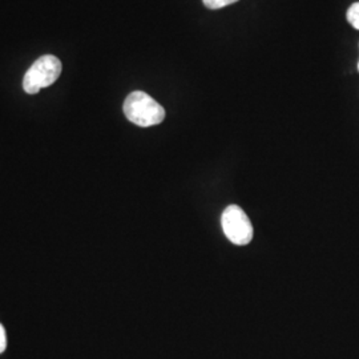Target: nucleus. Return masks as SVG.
Instances as JSON below:
<instances>
[{"instance_id": "1", "label": "nucleus", "mask_w": 359, "mask_h": 359, "mask_svg": "<svg viewBox=\"0 0 359 359\" xmlns=\"http://www.w3.org/2000/svg\"><path fill=\"white\" fill-rule=\"evenodd\" d=\"M124 115L130 123L147 128L164 121L165 109L148 93L136 90L129 93L124 102Z\"/></svg>"}, {"instance_id": "2", "label": "nucleus", "mask_w": 359, "mask_h": 359, "mask_svg": "<svg viewBox=\"0 0 359 359\" xmlns=\"http://www.w3.org/2000/svg\"><path fill=\"white\" fill-rule=\"evenodd\" d=\"M62 74V63L53 55H44L39 57L27 71L23 79V88L27 93L35 95L41 88L52 86Z\"/></svg>"}, {"instance_id": "3", "label": "nucleus", "mask_w": 359, "mask_h": 359, "mask_svg": "<svg viewBox=\"0 0 359 359\" xmlns=\"http://www.w3.org/2000/svg\"><path fill=\"white\" fill-rule=\"evenodd\" d=\"M221 225L231 244L244 246L253 238L252 222L240 206H228L222 213Z\"/></svg>"}, {"instance_id": "4", "label": "nucleus", "mask_w": 359, "mask_h": 359, "mask_svg": "<svg viewBox=\"0 0 359 359\" xmlns=\"http://www.w3.org/2000/svg\"><path fill=\"white\" fill-rule=\"evenodd\" d=\"M347 22L351 27H354L355 29H359V1L351 4L348 7L346 13Z\"/></svg>"}, {"instance_id": "5", "label": "nucleus", "mask_w": 359, "mask_h": 359, "mask_svg": "<svg viewBox=\"0 0 359 359\" xmlns=\"http://www.w3.org/2000/svg\"><path fill=\"white\" fill-rule=\"evenodd\" d=\"M236 1H238V0H203V3L210 10H219L226 6H231Z\"/></svg>"}, {"instance_id": "6", "label": "nucleus", "mask_w": 359, "mask_h": 359, "mask_svg": "<svg viewBox=\"0 0 359 359\" xmlns=\"http://www.w3.org/2000/svg\"><path fill=\"white\" fill-rule=\"evenodd\" d=\"M7 347V337H6V330L4 327L0 325V354L6 350Z\"/></svg>"}, {"instance_id": "7", "label": "nucleus", "mask_w": 359, "mask_h": 359, "mask_svg": "<svg viewBox=\"0 0 359 359\" xmlns=\"http://www.w3.org/2000/svg\"><path fill=\"white\" fill-rule=\"evenodd\" d=\"M358 69H359V63H358Z\"/></svg>"}]
</instances>
